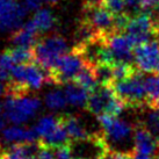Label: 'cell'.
Returning a JSON list of instances; mask_svg holds the SVG:
<instances>
[{
  "mask_svg": "<svg viewBox=\"0 0 159 159\" xmlns=\"http://www.w3.org/2000/svg\"><path fill=\"white\" fill-rule=\"evenodd\" d=\"M133 159H155L152 158L150 155H144V153H139L136 151H133Z\"/></svg>",
  "mask_w": 159,
  "mask_h": 159,
  "instance_id": "33",
  "label": "cell"
},
{
  "mask_svg": "<svg viewBox=\"0 0 159 159\" xmlns=\"http://www.w3.org/2000/svg\"><path fill=\"white\" fill-rule=\"evenodd\" d=\"M30 22L41 34L52 29L56 25V18L49 8H39L30 19Z\"/></svg>",
  "mask_w": 159,
  "mask_h": 159,
  "instance_id": "17",
  "label": "cell"
},
{
  "mask_svg": "<svg viewBox=\"0 0 159 159\" xmlns=\"http://www.w3.org/2000/svg\"><path fill=\"white\" fill-rule=\"evenodd\" d=\"M65 94L67 102L75 107H85L87 105L89 97V91L84 89L83 86L77 84L75 81H70L65 84Z\"/></svg>",
  "mask_w": 159,
  "mask_h": 159,
  "instance_id": "16",
  "label": "cell"
},
{
  "mask_svg": "<svg viewBox=\"0 0 159 159\" xmlns=\"http://www.w3.org/2000/svg\"><path fill=\"white\" fill-rule=\"evenodd\" d=\"M6 51L9 53V56L15 64H28V63L35 62V56H34L33 49L14 47V48L7 49Z\"/></svg>",
  "mask_w": 159,
  "mask_h": 159,
  "instance_id": "22",
  "label": "cell"
},
{
  "mask_svg": "<svg viewBox=\"0 0 159 159\" xmlns=\"http://www.w3.org/2000/svg\"><path fill=\"white\" fill-rule=\"evenodd\" d=\"M158 105H159V100H158Z\"/></svg>",
  "mask_w": 159,
  "mask_h": 159,
  "instance_id": "41",
  "label": "cell"
},
{
  "mask_svg": "<svg viewBox=\"0 0 159 159\" xmlns=\"http://www.w3.org/2000/svg\"><path fill=\"white\" fill-rule=\"evenodd\" d=\"M141 72L142 71L138 69L128 78L123 80H116L111 84L116 95L124 102L127 107L143 108L148 105L144 78Z\"/></svg>",
  "mask_w": 159,
  "mask_h": 159,
  "instance_id": "2",
  "label": "cell"
},
{
  "mask_svg": "<svg viewBox=\"0 0 159 159\" xmlns=\"http://www.w3.org/2000/svg\"><path fill=\"white\" fill-rule=\"evenodd\" d=\"M134 41L135 45L156 40L159 35V26L149 13L142 12L130 18L128 26L123 31Z\"/></svg>",
  "mask_w": 159,
  "mask_h": 159,
  "instance_id": "7",
  "label": "cell"
},
{
  "mask_svg": "<svg viewBox=\"0 0 159 159\" xmlns=\"http://www.w3.org/2000/svg\"><path fill=\"white\" fill-rule=\"evenodd\" d=\"M4 125H5L4 115L1 114V115H0V130H2V129H4Z\"/></svg>",
  "mask_w": 159,
  "mask_h": 159,
  "instance_id": "34",
  "label": "cell"
},
{
  "mask_svg": "<svg viewBox=\"0 0 159 159\" xmlns=\"http://www.w3.org/2000/svg\"><path fill=\"white\" fill-rule=\"evenodd\" d=\"M134 56L136 66L142 72H153L159 63V42L152 40L135 47Z\"/></svg>",
  "mask_w": 159,
  "mask_h": 159,
  "instance_id": "11",
  "label": "cell"
},
{
  "mask_svg": "<svg viewBox=\"0 0 159 159\" xmlns=\"http://www.w3.org/2000/svg\"><path fill=\"white\" fill-rule=\"evenodd\" d=\"M159 8V0H143L142 1L141 9L142 12L151 13Z\"/></svg>",
  "mask_w": 159,
  "mask_h": 159,
  "instance_id": "30",
  "label": "cell"
},
{
  "mask_svg": "<svg viewBox=\"0 0 159 159\" xmlns=\"http://www.w3.org/2000/svg\"><path fill=\"white\" fill-rule=\"evenodd\" d=\"M141 122L159 142V105L148 103L145 106L144 119Z\"/></svg>",
  "mask_w": 159,
  "mask_h": 159,
  "instance_id": "19",
  "label": "cell"
},
{
  "mask_svg": "<svg viewBox=\"0 0 159 159\" xmlns=\"http://www.w3.org/2000/svg\"><path fill=\"white\" fill-rule=\"evenodd\" d=\"M45 105L49 109H52V111H58V109H63L64 107L66 106L67 99L66 94L64 91L61 89H52L45 95Z\"/></svg>",
  "mask_w": 159,
  "mask_h": 159,
  "instance_id": "24",
  "label": "cell"
},
{
  "mask_svg": "<svg viewBox=\"0 0 159 159\" xmlns=\"http://www.w3.org/2000/svg\"><path fill=\"white\" fill-rule=\"evenodd\" d=\"M59 123H61L59 116L49 115V116H43L42 119L39 120V122L34 128H35L39 137L42 138V137L49 135L50 133H52L53 130L59 125Z\"/></svg>",
  "mask_w": 159,
  "mask_h": 159,
  "instance_id": "21",
  "label": "cell"
},
{
  "mask_svg": "<svg viewBox=\"0 0 159 159\" xmlns=\"http://www.w3.org/2000/svg\"><path fill=\"white\" fill-rule=\"evenodd\" d=\"M14 64L15 63L13 62L7 51L0 53V79L8 80L11 78V72Z\"/></svg>",
  "mask_w": 159,
  "mask_h": 159,
  "instance_id": "26",
  "label": "cell"
},
{
  "mask_svg": "<svg viewBox=\"0 0 159 159\" xmlns=\"http://www.w3.org/2000/svg\"><path fill=\"white\" fill-rule=\"evenodd\" d=\"M55 159H72L71 145H65V146H61V148H56Z\"/></svg>",
  "mask_w": 159,
  "mask_h": 159,
  "instance_id": "29",
  "label": "cell"
},
{
  "mask_svg": "<svg viewBox=\"0 0 159 159\" xmlns=\"http://www.w3.org/2000/svg\"><path fill=\"white\" fill-rule=\"evenodd\" d=\"M94 66V73L99 84L111 85L114 81L113 75V64L109 63H98Z\"/></svg>",
  "mask_w": 159,
  "mask_h": 159,
  "instance_id": "25",
  "label": "cell"
},
{
  "mask_svg": "<svg viewBox=\"0 0 159 159\" xmlns=\"http://www.w3.org/2000/svg\"><path fill=\"white\" fill-rule=\"evenodd\" d=\"M61 122L65 127L67 134L70 136L71 141L73 142H86L89 138H92L93 135L89 133L84 123L80 121L77 116L71 114L59 115Z\"/></svg>",
  "mask_w": 159,
  "mask_h": 159,
  "instance_id": "15",
  "label": "cell"
},
{
  "mask_svg": "<svg viewBox=\"0 0 159 159\" xmlns=\"http://www.w3.org/2000/svg\"><path fill=\"white\" fill-rule=\"evenodd\" d=\"M103 0H84V7H91V6H100L102 5Z\"/></svg>",
  "mask_w": 159,
  "mask_h": 159,
  "instance_id": "32",
  "label": "cell"
},
{
  "mask_svg": "<svg viewBox=\"0 0 159 159\" xmlns=\"http://www.w3.org/2000/svg\"><path fill=\"white\" fill-rule=\"evenodd\" d=\"M42 1H45V2H49V4H55V2H58L59 0H42Z\"/></svg>",
  "mask_w": 159,
  "mask_h": 159,
  "instance_id": "36",
  "label": "cell"
},
{
  "mask_svg": "<svg viewBox=\"0 0 159 159\" xmlns=\"http://www.w3.org/2000/svg\"><path fill=\"white\" fill-rule=\"evenodd\" d=\"M75 159H86V158H84V157H78V158H75Z\"/></svg>",
  "mask_w": 159,
  "mask_h": 159,
  "instance_id": "39",
  "label": "cell"
},
{
  "mask_svg": "<svg viewBox=\"0 0 159 159\" xmlns=\"http://www.w3.org/2000/svg\"><path fill=\"white\" fill-rule=\"evenodd\" d=\"M83 20L89 22L101 35L107 36L109 34L116 33L115 31V16L102 5L84 7Z\"/></svg>",
  "mask_w": 159,
  "mask_h": 159,
  "instance_id": "10",
  "label": "cell"
},
{
  "mask_svg": "<svg viewBox=\"0 0 159 159\" xmlns=\"http://www.w3.org/2000/svg\"><path fill=\"white\" fill-rule=\"evenodd\" d=\"M134 151L150 156H156L159 151V142L141 121L134 128Z\"/></svg>",
  "mask_w": 159,
  "mask_h": 159,
  "instance_id": "12",
  "label": "cell"
},
{
  "mask_svg": "<svg viewBox=\"0 0 159 159\" xmlns=\"http://www.w3.org/2000/svg\"><path fill=\"white\" fill-rule=\"evenodd\" d=\"M102 6L108 9L114 16L123 14L125 8H127L125 4H124V0H103Z\"/></svg>",
  "mask_w": 159,
  "mask_h": 159,
  "instance_id": "27",
  "label": "cell"
},
{
  "mask_svg": "<svg viewBox=\"0 0 159 159\" xmlns=\"http://www.w3.org/2000/svg\"><path fill=\"white\" fill-rule=\"evenodd\" d=\"M73 81H75L77 84H79L80 86H83L84 89H86L89 92H92L93 89H95V87L99 85V83H98L95 73H94L93 64L85 63V65L79 71V73L77 75V77L75 78Z\"/></svg>",
  "mask_w": 159,
  "mask_h": 159,
  "instance_id": "20",
  "label": "cell"
},
{
  "mask_svg": "<svg viewBox=\"0 0 159 159\" xmlns=\"http://www.w3.org/2000/svg\"><path fill=\"white\" fill-rule=\"evenodd\" d=\"M106 44L111 50L114 64L116 63L133 64L135 61L134 49L136 45L129 35H127L125 33L109 34L106 36Z\"/></svg>",
  "mask_w": 159,
  "mask_h": 159,
  "instance_id": "9",
  "label": "cell"
},
{
  "mask_svg": "<svg viewBox=\"0 0 159 159\" xmlns=\"http://www.w3.org/2000/svg\"><path fill=\"white\" fill-rule=\"evenodd\" d=\"M2 81H4V80H2V79H0V95L2 94V91H4V86H2Z\"/></svg>",
  "mask_w": 159,
  "mask_h": 159,
  "instance_id": "35",
  "label": "cell"
},
{
  "mask_svg": "<svg viewBox=\"0 0 159 159\" xmlns=\"http://www.w3.org/2000/svg\"><path fill=\"white\" fill-rule=\"evenodd\" d=\"M40 33L37 31L30 20L20 27L19 29L12 33L11 41L15 47H23V48L33 49L37 43Z\"/></svg>",
  "mask_w": 159,
  "mask_h": 159,
  "instance_id": "14",
  "label": "cell"
},
{
  "mask_svg": "<svg viewBox=\"0 0 159 159\" xmlns=\"http://www.w3.org/2000/svg\"><path fill=\"white\" fill-rule=\"evenodd\" d=\"M0 159H4V155H2L1 157H0Z\"/></svg>",
  "mask_w": 159,
  "mask_h": 159,
  "instance_id": "40",
  "label": "cell"
},
{
  "mask_svg": "<svg viewBox=\"0 0 159 159\" xmlns=\"http://www.w3.org/2000/svg\"><path fill=\"white\" fill-rule=\"evenodd\" d=\"M29 8L16 0H0V31H15L22 26Z\"/></svg>",
  "mask_w": 159,
  "mask_h": 159,
  "instance_id": "8",
  "label": "cell"
},
{
  "mask_svg": "<svg viewBox=\"0 0 159 159\" xmlns=\"http://www.w3.org/2000/svg\"><path fill=\"white\" fill-rule=\"evenodd\" d=\"M39 141L42 144L49 145L51 146V148H55V149L56 148H61V146L71 145V138L62 122L59 123V125L53 130L52 133H50L47 136L40 138Z\"/></svg>",
  "mask_w": 159,
  "mask_h": 159,
  "instance_id": "18",
  "label": "cell"
},
{
  "mask_svg": "<svg viewBox=\"0 0 159 159\" xmlns=\"http://www.w3.org/2000/svg\"><path fill=\"white\" fill-rule=\"evenodd\" d=\"M125 107L124 102L116 95L111 85L99 84L95 89L89 92L86 109L97 116L101 114L119 116Z\"/></svg>",
  "mask_w": 159,
  "mask_h": 159,
  "instance_id": "3",
  "label": "cell"
},
{
  "mask_svg": "<svg viewBox=\"0 0 159 159\" xmlns=\"http://www.w3.org/2000/svg\"><path fill=\"white\" fill-rule=\"evenodd\" d=\"M142 1L143 0H124V4H125L127 8L131 9V11H138V9H141Z\"/></svg>",
  "mask_w": 159,
  "mask_h": 159,
  "instance_id": "31",
  "label": "cell"
},
{
  "mask_svg": "<svg viewBox=\"0 0 159 159\" xmlns=\"http://www.w3.org/2000/svg\"><path fill=\"white\" fill-rule=\"evenodd\" d=\"M33 50L35 62L50 72L58 59L67 52V43L62 36L53 34L37 41Z\"/></svg>",
  "mask_w": 159,
  "mask_h": 159,
  "instance_id": "4",
  "label": "cell"
},
{
  "mask_svg": "<svg viewBox=\"0 0 159 159\" xmlns=\"http://www.w3.org/2000/svg\"><path fill=\"white\" fill-rule=\"evenodd\" d=\"M91 159H103L101 157V156H95V157H93V158H91Z\"/></svg>",
  "mask_w": 159,
  "mask_h": 159,
  "instance_id": "37",
  "label": "cell"
},
{
  "mask_svg": "<svg viewBox=\"0 0 159 159\" xmlns=\"http://www.w3.org/2000/svg\"><path fill=\"white\" fill-rule=\"evenodd\" d=\"M156 72L159 75V63H158V65H157V69H156Z\"/></svg>",
  "mask_w": 159,
  "mask_h": 159,
  "instance_id": "38",
  "label": "cell"
},
{
  "mask_svg": "<svg viewBox=\"0 0 159 159\" xmlns=\"http://www.w3.org/2000/svg\"><path fill=\"white\" fill-rule=\"evenodd\" d=\"M2 138L6 143L12 145L22 144V143H33L40 139L35 128H23L20 124L5 128L2 131Z\"/></svg>",
  "mask_w": 159,
  "mask_h": 159,
  "instance_id": "13",
  "label": "cell"
},
{
  "mask_svg": "<svg viewBox=\"0 0 159 159\" xmlns=\"http://www.w3.org/2000/svg\"><path fill=\"white\" fill-rule=\"evenodd\" d=\"M144 86H145L146 95H148V103L150 105H158L159 100V75H151L144 78Z\"/></svg>",
  "mask_w": 159,
  "mask_h": 159,
  "instance_id": "23",
  "label": "cell"
},
{
  "mask_svg": "<svg viewBox=\"0 0 159 159\" xmlns=\"http://www.w3.org/2000/svg\"><path fill=\"white\" fill-rule=\"evenodd\" d=\"M98 121L101 125L102 136L109 149L113 146L123 145L131 136H134V128L123 120L111 114H101L98 116Z\"/></svg>",
  "mask_w": 159,
  "mask_h": 159,
  "instance_id": "6",
  "label": "cell"
},
{
  "mask_svg": "<svg viewBox=\"0 0 159 159\" xmlns=\"http://www.w3.org/2000/svg\"><path fill=\"white\" fill-rule=\"evenodd\" d=\"M85 59L75 48L66 52L57 61L49 72V83L55 85H65L73 81L79 71L85 65Z\"/></svg>",
  "mask_w": 159,
  "mask_h": 159,
  "instance_id": "5",
  "label": "cell"
},
{
  "mask_svg": "<svg viewBox=\"0 0 159 159\" xmlns=\"http://www.w3.org/2000/svg\"><path fill=\"white\" fill-rule=\"evenodd\" d=\"M40 108L41 101L37 98L29 97L27 94H7L4 103L1 105V114L11 123L23 124L34 117Z\"/></svg>",
  "mask_w": 159,
  "mask_h": 159,
  "instance_id": "1",
  "label": "cell"
},
{
  "mask_svg": "<svg viewBox=\"0 0 159 159\" xmlns=\"http://www.w3.org/2000/svg\"><path fill=\"white\" fill-rule=\"evenodd\" d=\"M39 143H40V146H39L35 159H55L56 149L49 145H44L40 141H39Z\"/></svg>",
  "mask_w": 159,
  "mask_h": 159,
  "instance_id": "28",
  "label": "cell"
}]
</instances>
